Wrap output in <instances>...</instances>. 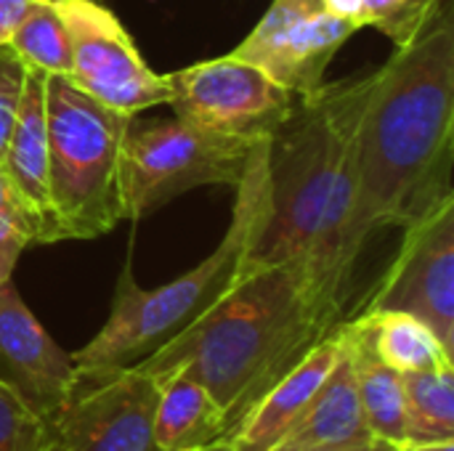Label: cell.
Segmentation results:
<instances>
[{"mask_svg": "<svg viewBox=\"0 0 454 451\" xmlns=\"http://www.w3.org/2000/svg\"><path fill=\"white\" fill-rule=\"evenodd\" d=\"M442 5L444 0H364L362 24L383 32L396 51L415 43Z\"/></svg>", "mask_w": 454, "mask_h": 451, "instance_id": "44dd1931", "label": "cell"}, {"mask_svg": "<svg viewBox=\"0 0 454 451\" xmlns=\"http://www.w3.org/2000/svg\"><path fill=\"white\" fill-rule=\"evenodd\" d=\"M340 356L338 330L325 338L306 359H301L282 380H277L245 415L229 439L231 451H271L279 439L309 409Z\"/></svg>", "mask_w": 454, "mask_h": 451, "instance_id": "4fadbf2b", "label": "cell"}, {"mask_svg": "<svg viewBox=\"0 0 454 451\" xmlns=\"http://www.w3.org/2000/svg\"><path fill=\"white\" fill-rule=\"evenodd\" d=\"M32 3L35 0H0V43H8L16 24L21 21V16Z\"/></svg>", "mask_w": 454, "mask_h": 451, "instance_id": "484cf974", "label": "cell"}, {"mask_svg": "<svg viewBox=\"0 0 454 451\" xmlns=\"http://www.w3.org/2000/svg\"><path fill=\"white\" fill-rule=\"evenodd\" d=\"M0 380L43 420L53 415L77 383V367L21 300L13 279L0 282Z\"/></svg>", "mask_w": 454, "mask_h": 451, "instance_id": "7c38bea8", "label": "cell"}, {"mask_svg": "<svg viewBox=\"0 0 454 451\" xmlns=\"http://www.w3.org/2000/svg\"><path fill=\"white\" fill-rule=\"evenodd\" d=\"M380 66L325 82L309 98H295L285 122L269 138V221L247 268L306 263L317 239L340 157L362 125L378 88Z\"/></svg>", "mask_w": 454, "mask_h": 451, "instance_id": "277c9868", "label": "cell"}, {"mask_svg": "<svg viewBox=\"0 0 454 451\" xmlns=\"http://www.w3.org/2000/svg\"><path fill=\"white\" fill-rule=\"evenodd\" d=\"M0 223L21 231L32 245H40V239H43L40 221L29 213V207L21 202V197L13 191V186H11L8 175L3 173V167H0Z\"/></svg>", "mask_w": 454, "mask_h": 451, "instance_id": "cb8c5ba5", "label": "cell"}, {"mask_svg": "<svg viewBox=\"0 0 454 451\" xmlns=\"http://www.w3.org/2000/svg\"><path fill=\"white\" fill-rule=\"evenodd\" d=\"M51 245L88 242L112 231L122 213L120 152L130 122L61 74L45 80Z\"/></svg>", "mask_w": 454, "mask_h": 451, "instance_id": "5b68a950", "label": "cell"}, {"mask_svg": "<svg viewBox=\"0 0 454 451\" xmlns=\"http://www.w3.org/2000/svg\"><path fill=\"white\" fill-rule=\"evenodd\" d=\"M351 322L364 335L372 354L399 375L454 364V354L442 346V340L420 319L410 314L362 311Z\"/></svg>", "mask_w": 454, "mask_h": 451, "instance_id": "ac0fdd59", "label": "cell"}, {"mask_svg": "<svg viewBox=\"0 0 454 451\" xmlns=\"http://www.w3.org/2000/svg\"><path fill=\"white\" fill-rule=\"evenodd\" d=\"M325 11L333 13L335 19H343V21H351L356 24L359 29L364 27L362 24V8H364V0H322Z\"/></svg>", "mask_w": 454, "mask_h": 451, "instance_id": "4316f807", "label": "cell"}, {"mask_svg": "<svg viewBox=\"0 0 454 451\" xmlns=\"http://www.w3.org/2000/svg\"><path fill=\"white\" fill-rule=\"evenodd\" d=\"M271 138V136H269ZM269 138H263L234 186L237 199L221 245L192 271L146 290L125 260L104 327L72 354L80 372L130 369L192 327L242 274L269 221Z\"/></svg>", "mask_w": 454, "mask_h": 451, "instance_id": "3957f363", "label": "cell"}, {"mask_svg": "<svg viewBox=\"0 0 454 451\" xmlns=\"http://www.w3.org/2000/svg\"><path fill=\"white\" fill-rule=\"evenodd\" d=\"M338 330L311 300L303 268H247L178 338L136 364L152 380L181 372L226 412L229 439L253 404Z\"/></svg>", "mask_w": 454, "mask_h": 451, "instance_id": "7a4b0ae2", "label": "cell"}, {"mask_svg": "<svg viewBox=\"0 0 454 451\" xmlns=\"http://www.w3.org/2000/svg\"><path fill=\"white\" fill-rule=\"evenodd\" d=\"M362 311L410 314L454 354V194L404 226L402 247Z\"/></svg>", "mask_w": 454, "mask_h": 451, "instance_id": "30bf717a", "label": "cell"}, {"mask_svg": "<svg viewBox=\"0 0 454 451\" xmlns=\"http://www.w3.org/2000/svg\"><path fill=\"white\" fill-rule=\"evenodd\" d=\"M176 117L242 138H269L290 114L295 96L261 66L229 53L165 74Z\"/></svg>", "mask_w": 454, "mask_h": 451, "instance_id": "9c48e42d", "label": "cell"}, {"mask_svg": "<svg viewBox=\"0 0 454 451\" xmlns=\"http://www.w3.org/2000/svg\"><path fill=\"white\" fill-rule=\"evenodd\" d=\"M45 420L0 380V451H37Z\"/></svg>", "mask_w": 454, "mask_h": 451, "instance_id": "7402d4cb", "label": "cell"}, {"mask_svg": "<svg viewBox=\"0 0 454 451\" xmlns=\"http://www.w3.org/2000/svg\"><path fill=\"white\" fill-rule=\"evenodd\" d=\"M452 159L454 21L444 0L423 35L380 66L359 128L351 250L362 255L380 229H404L454 194Z\"/></svg>", "mask_w": 454, "mask_h": 451, "instance_id": "6da1fadb", "label": "cell"}, {"mask_svg": "<svg viewBox=\"0 0 454 451\" xmlns=\"http://www.w3.org/2000/svg\"><path fill=\"white\" fill-rule=\"evenodd\" d=\"M8 45L19 53V58L29 69H40L45 74H69L72 53L69 35L64 19L56 8V0H35L21 21L16 24Z\"/></svg>", "mask_w": 454, "mask_h": 451, "instance_id": "ffe728a7", "label": "cell"}, {"mask_svg": "<svg viewBox=\"0 0 454 451\" xmlns=\"http://www.w3.org/2000/svg\"><path fill=\"white\" fill-rule=\"evenodd\" d=\"M356 29L327 13L322 0H274L231 53L261 66L295 98H309L325 88L335 53Z\"/></svg>", "mask_w": 454, "mask_h": 451, "instance_id": "8fae6325", "label": "cell"}, {"mask_svg": "<svg viewBox=\"0 0 454 451\" xmlns=\"http://www.w3.org/2000/svg\"><path fill=\"white\" fill-rule=\"evenodd\" d=\"M200 451H231V447H229V441H221V444H215V447H207V449Z\"/></svg>", "mask_w": 454, "mask_h": 451, "instance_id": "f546056e", "label": "cell"}, {"mask_svg": "<svg viewBox=\"0 0 454 451\" xmlns=\"http://www.w3.org/2000/svg\"><path fill=\"white\" fill-rule=\"evenodd\" d=\"M261 141L215 133L176 114L168 120L130 117L120 152L125 218L141 221L197 186L234 189Z\"/></svg>", "mask_w": 454, "mask_h": 451, "instance_id": "8992f818", "label": "cell"}, {"mask_svg": "<svg viewBox=\"0 0 454 451\" xmlns=\"http://www.w3.org/2000/svg\"><path fill=\"white\" fill-rule=\"evenodd\" d=\"M364 439L372 436L362 417L351 359L340 340V356L330 377L325 380L309 409L298 417V423L279 439V444L271 451H311L330 444L364 441Z\"/></svg>", "mask_w": 454, "mask_h": 451, "instance_id": "2e32d148", "label": "cell"}, {"mask_svg": "<svg viewBox=\"0 0 454 451\" xmlns=\"http://www.w3.org/2000/svg\"><path fill=\"white\" fill-rule=\"evenodd\" d=\"M45 80L40 69H27L19 117L13 122L0 167L13 191L40 221L43 239L51 245V199H48V122H45Z\"/></svg>", "mask_w": 454, "mask_h": 451, "instance_id": "5bb4252c", "label": "cell"}, {"mask_svg": "<svg viewBox=\"0 0 454 451\" xmlns=\"http://www.w3.org/2000/svg\"><path fill=\"white\" fill-rule=\"evenodd\" d=\"M69 35L72 66L67 80L93 101L136 117L170 101L168 77L141 56L122 21L98 0H56Z\"/></svg>", "mask_w": 454, "mask_h": 451, "instance_id": "ba28073f", "label": "cell"}, {"mask_svg": "<svg viewBox=\"0 0 454 451\" xmlns=\"http://www.w3.org/2000/svg\"><path fill=\"white\" fill-rule=\"evenodd\" d=\"M338 332L351 359L356 399H359V409H362L370 436L388 441L394 447H402L407 439V407H404L402 375L386 367L372 354L364 335L354 327L351 319H346L338 327Z\"/></svg>", "mask_w": 454, "mask_h": 451, "instance_id": "e0dca14e", "label": "cell"}, {"mask_svg": "<svg viewBox=\"0 0 454 451\" xmlns=\"http://www.w3.org/2000/svg\"><path fill=\"white\" fill-rule=\"evenodd\" d=\"M29 245H32V242H29L21 231H16V229L0 223V282L13 279V268H16L21 253H24Z\"/></svg>", "mask_w": 454, "mask_h": 451, "instance_id": "d4e9b609", "label": "cell"}, {"mask_svg": "<svg viewBox=\"0 0 454 451\" xmlns=\"http://www.w3.org/2000/svg\"><path fill=\"white\" fill-rule=\"evenodd\" d=\"M396 451H454V441H442V444H402Z\"/></svg>", "mask_w": 454, "mask_h": 451, "instance_id": "f1b7e54d", "label": "cell"}, {"mask_svg": "<svg viewBox=\"0 0 454 451\" xmlns=\"http://www.w3.org/2000/svg\"><path fill=\"white\" fill-rule=\"evenodd\" d=\"M311 451H396L394 444L380 441V439H364V441H346V444H330Z\"/></svg>", "mask_w": 454, "mask_h": 451, "instance_id": "83f0119b", "label": "cell"}, {"mask_svg": "<svg viewBox=\"0 0 454 451\" xmlns=\"http://www.w3.org/2000/svg\"><path fill=\"white\" fill-rule=\"evenodd\" d=\"M27 69L29 66L19 58V53L8 43H0V159L19 117Z\"/></svg>", "mask_w": 454, "mask_h": 451, "instance_id": "603a6c76", "label": "cell"}, {"mask_svg": "<svg viewBox=\"0 0 454 451\" xmlns=\"http://www.w3.org/2000/svg\"><path fill=\"white\" fill-rule=\"evenodd\" d=\"M157 383L130 369L80 372L67 401L45 417L37 451H157Z\"/></svg>", "mask_w": 454, "mask_h": 451, "instance_id": "52a82bcc", "label": "cell"}, {"mask_svg": "<svg viewBox=\"0 0 454 451\" xmlns=\"http://www.w3.org/2000/svg\"><path fill=\"white\" fill-rule=\"evenodd\" d=\"M152 436L157 451H200L229 441V420L218 401L192 377H157Z\"/></svg>", "mask_w": 454, "mask_h": 451, "instance_id": "9a60e30c", "label": "cell"}, {"mask_svg": "<svg viewBox=\"0 0 454 451\" xmlns=\"http://www.w3.org/2000/svg\"><path fill=\"white\" fill-rule=\"evenodd\" d=\"M407 407L404 444L454 441V364L402 375Z\"/></svg>", "mask_w": 454, "mask_h": 451, "instance_id": "d6986e66", "label": "cell"}]
</instances>
